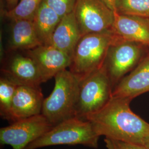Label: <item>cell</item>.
Masks as SVG:
<instances>
[{
  "label": "cell",
  "instance_id": "3",
  "mask_svg": "<svg viewBox=\"0 0 149 149\" xmlns=\"http://www.w3.org/2000/svg\"><path fill=\"white\" fill-rule=\"evenodd\" d=\"M53 90L43 101L42 114L53 126L75 117L80 81L70 70L55 75Z\"/></svg>",
  "mask_w": 149,
  "mask_h": 149
},
{
  "label": "cell",
  "instance_id": "12",
  "mask_svg": "<svg viewBox=\"0 0 149 149\" xmlns=\"http://www.w3.org/2000/svg\"><path fill=\"white\" fill-rule=\"evenodd\" d=\"M149 92V53L129 74L124 76L113 90L112 96L133 100Z\"/></svg>",
  "mask_w": 149,
  "mask_h": 149
},
{
  "label": "cell",
  "instance_id": "7",
  "mask_svg": "<svg viewBox=\"0 0 149 149\" xmlns=\"http://www.w3.org/2000/svg\"><path fill=\"white\" fill-rule=\"evenodd\" d=\"M74 12L81 37L112 30L114 11L103 0H76Z\"/></svg>",
  "mask_w": 149,
  "mask_h": 149
},
{
  "label": "cell",
  "instance_id": "8",
  "mask_svg": "<svg viewBox=\"0 0 149 149\" xmlns=\"http://www.w3.org/2000/svg\"><path fill=\"white\" fill-rule=\"evenodd\" d=\"M53 127L42 114L18 120L0 129V144L13 149H24Z\"/></svg>",
  "mask_w": 149,
  "mask_h": 149
},
{
  "label": "cell",
  "instance_id": "21",
  "mask_svg": "<svg viewBox=\"0 0 149 149\" xmlns=\"http://www.w3.org/2000/svg\"><path fill=\"white\" fill-rule=\"evenodd\" d=\"M107 149H148L144 145L134 144L106 138L104 139Z\"/></svg>",
  "mask_w": 149,
  "mask_h": 149
},
{
  "label": "cell",
  "instance_id": "18",
  "mask_svg": "<svg viewBox=\"0 0 149 149\" xmlns=\"http://www.w3.org/2000/svg\"><path fill=\"white\" fill-rule=\"evenodd\" d=\"M18 85L5 76L0 79V114L10 122L11 104Z\"/></svg>",
  "mask_w": 149,
  "mask_h": 149
},
{
  "label": "cell",
  "instance_id": "17",
  "mask_svg": "<svg viewBox=\"0 0 149 149\" xmlns=\"http://www.w3.org/2000/svg\"><path fill=\"white\" fill-rule=\"evenodd\" d=\"M43 0H19L15 7L4 12V16L12 21L27 19L33 21Z\"/></svg>",
  "mask_w": 149,
  "mask_h": 149
},
{
  "label": "cell",
  "instance_id": "15",
  "mask_svg": "<svg viewBox=\"0 0 149 149\" xmlns=\"http://www.w3.org/2000/svg\"><path fill=\"white\" fill-rule=\"evenodd\" d=\"M32 20L13 21L10 41L11 50H31L41 45Z\"/></svg>",
  "mask_w": 149,
  "mask_h": 149
},
{
  "label": "cell",
  "instance_id": "9",
  "mask_svg": "<svg viewBox=\"0 0 149 149\" xmlns=\"http://www.w3.org/2000/svg\"><path fill=\"white\" fill-rule=\"evenodd\" d=\"M28 56L37 65L44 82L69 68L71 63V57L68 54L52 45H41L29 50Z\"/></svg>",
  "mask_w": 149,
  "mask_h": 149
},
{
  "label": "cell",
  "instance_id": "13",
  "mask_svg": "<svg viewBox=\"0 0 149 149\" xmlns=\"http://www.w3.org/2000/svg\"><path fill=\"white\" fill-rule=\"evenodd\" d=\"M81 36L74 12L63 17L54 32L50 45L63 51L72 58Z\"/></svg>",
  "mask_w": 149,
  "mask_h": 149
},
{
  "label": "cell",
  "instance_id": "19",
  "mask_svg": "<svg viewBox=\"0 0 149 149\" xmlns=\"http://www.w3.org/2000/svg\"><path fill=\"white\" fill-rule=\"evenodd\" d=\"M115 12L121 15L149 18V0H117Z\"/></svg>",
  "mask_w": 149,
  "mask_h": 149
},
{
  "label": "cell",
  "instance_id": "14",
  "mask_svg": "<svg viewBox=\"0 0 149 149\" xmlns=\"http://www.w3.org/2000/svg\"><path fill=\"white\" fill-rule=\"evenodd\" d=\"M6 76L18 85L40 86L43 77L34 60L27 56L17 55L11 60Z\"/></svg>",
  "mask_w": 149,
  "mask_h": 149
},
{
  "label": "cell",
  "instance_id": "10",
  "mask_svg": "<svg viewBox=\"0 0 149 149\" xmlns=\"http://www.w3.org/2000/svg\"><path fill=\"white\" fill-rule=\"evenodd\" d=\"M44 100L40 86H18L11 104L10 122L42 114Z\"/></svg>",
  "mask_w": 149,
  "mask_h": 149
},
{
  "label": "cell",
  "instance_id": "16",
  "mask_svg": "<svg viewBox=\"0 0 149 149\" xmlns=\"http://www.w3.org/2000/svg\"><path fill=\"white\" fill-rule=\"evenodd\" d=\"M61 18L44 2L34 16L33 22L42 45H50L52 38Z\"/></svg>",
  "mask_w": 149,
  "mask_h": 149
},
{
  "label": "cell",
  "instance_id": "24",
  "mask_svg": "<svg viewBox=\"0 0 149 149\" xmlns=\"http://www.w3.org/2000/svg\"><path fill=\"white\" fill-rule=\"evenodd\" d=\"M144 145H145L148 149H149V135L145 139Z\"/></svg>",
  "mask_w": 149,
  "mask_h": 149
},
{
  "label": "cell",
  "instance_id": "5",
  "mask_svg": "<svg viewBox=\"0 0 149 149\" xmlns=\"http://www.w3.org/2000/svg\"><path fill=\"white\" fill-rule=\"evenodd\" d=\"M111 82L105 63L80 82L75 117L84 119L98 111L112 98Z\"/></svg>",
  "mask_w": 149,
  "mask_h": 149
},
{
  "label": "cell",
  "instance_id": "20",
  "mask_svg": "<svg viewBox=\"0 0 149 149\" xmlns=\"http://www.w3.org/2000/svg\"><path fill=\"white\" fill-rule=\"evenodd\" d=\"M76 0H43V2L62 18L74 11Z\"/></svg>",
  "mask_w": 149,
  "mask_h": 149
},
{
  "label": "cell",
  "instance_id": "6",
  "mask_svg": "<svg viewBox=\"0 0 149 149\" xmlns=\"http://www.w3.org/2000/svg\"><path fill=\"white\" fill-rule=\"evenodd\" d=\"M149 53V47L143 44L123 40L117 37L109 48L105 61L113 90Z\"/></svg>",
  "mask_w": 149,
  "mask_h": 149
},
{
  "label": "cell",
  "instance_id": "2",
  "mask_svg": "<svg viewBox=\"0 0 149 149\" xmlns=\"http://www.w3.org/2000/svg\"><path fill=\"white\" fill-rule=\"evenodd\" d=\"M116 38L112 30L81 37L69 67L80 82L104 65L109 48Z\"/></svg>",
  "mask_w": 149,
  "mask_h": 149
},
{
  "label": "cell",
  "instance_id": "1",
  "mask_svg": "<svg viewBox=\"0 0 149 149\" xmlns=\"http://www.w3.org/2000/svg\"><path fill=\"white\" fill-rule=\"evenodd\" d=\"M132 101L128 98L112 96L102 108L85 120L92 123L100 136L144 145L149 135V123L132 111Z\"/></svg>",
  "mask_w": 149,
  "mask_h": 149
},
{
  "label": "cell",
  "instance_id": "11",
  "mask_svg": "<svg viewBox=\"0 0 149 149\" xmlns=\"http://www.w3.org/2000/svg\"><path fill=\"white\" fill-rule=\"evenodd\" d=\"M112 31L117 37L149 48V18L121 15L114 11Z\"/></svg>",
  "mask_w": 149,
  "mask_h": 149
},
{
  "label": "cell",
  "instance_id": "22",
  "mask_svg": "<svg viewBox=\"0 0 149 149\" xmlns=\"http://www.w3.org/2000/svg\"><path fill=\"white\" fill-rule=\"evenodd\" d=\"M107 6L111 8L112 10H116V3L117 0H103Z\"/></svg>",
  "mask_w": 149,
  "mask_h": 149
},
{
  "label": "cell",
  "instance_id": "23",
  "mask_svg": "<svg viewBox=\"0 0 149 149\" xmlns=\"http://www.w3.org/2000/svg\"><path fill=\"white\" fill-rule=\"evenodd\" d=\"M18 1L19 0H6V2L7 3V5L9 10H11L14 7H15L16 5L17 4V3L18 2Z\"/></svg>",
  "mask_w": 149,
  "mask_h": 149
},
{
  "label": "cell",
  "instance_id": "4",
  "mask_svg": "<svg viewBox=\"0 0 149 149\" xmlns=\"http://www.w3.org/2000/svg\"><path fill=\"white\" fill-rule=\"evenodd\" d=\"M100 137L90 121L74 117L54 125L24 149L61 145H81L96 149Z\"/></svg>",
  "mask_w": 149,
  "mask_h": 149
}]
</instances>
